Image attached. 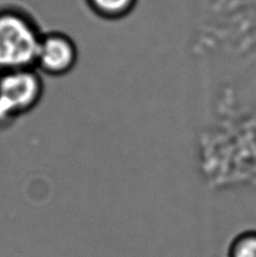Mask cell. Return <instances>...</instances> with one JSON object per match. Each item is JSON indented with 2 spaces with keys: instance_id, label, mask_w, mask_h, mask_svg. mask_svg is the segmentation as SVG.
<instances>
[{
  "instance_id": "4",
  "label": "cell",
  "mask_w": 256,
  "mask_h": 257,
  "mask_svg": "<svg viewBox=\"0 0 256 257\" xmlns=\"http://www.w3.org/2000/svg\"><path fill=\"white\" fill-rule=\"evenodd\" d=\"M91 9L99 16L115 20L126 16L136 6L137 0H87Z\"/></svg>"
},
{
  "instance_id": "3",
  "label": "cell",
  "mask_w": 256,
  "mask_h": 257,
  "mask_svg": "<svg viewBox=\"0 0 256 257\" xmlns=\"http://www.w3.org/2000/svg\"><path fill=\"white\" fill-rule=\"evenodd\" d=\"M78 58L76 44L62 33H50L41 38L35 66L51 76H61L75 67Z\"/></svg>"
},
{
  "instance_id": "1",
  "label": "cell",
  "mask_w": 256,
  "mask_h": 257,
  "mask_svg": "<svg viewBox=\"0 0 256 257\" xmlns=\"http://www.w3.org/2000/svg\"><path fill=\"white\" fill-rule=\"evenodd\" d=\"M41 38L34 23L24 14L0 12V71L33 67Z\"/></svg>"
},
{
  "instance_id": "5",
  "label": "cell",
  "mask_w": 256,
  "mask_h": 257,
  "mask_svg": "<svg viewBox=\"0 0 256 257\" xmlns=\"http://www.w3.org/2000/svg\"><path fill=\"white\" fill-rule=\"evenodd\" d=\"M229 257H256V231H246L232 240Z\"/></svg>"
},
{
  "instance_id": "2",
  "label": "cell",
  "mask_w": 256,
  "mask_h": 257,
  "mask_svg": "<svg viewBox=\"0 0 256 257\" xmlns=\"http://www.w3.org/2000/svg\"><path fill=\"white\" fill-rule=\"evenodd\" d=\"M43 94V85L33 68L3 71L0 75V125L33 109Z\"/></svg>"
}]
</instances>
